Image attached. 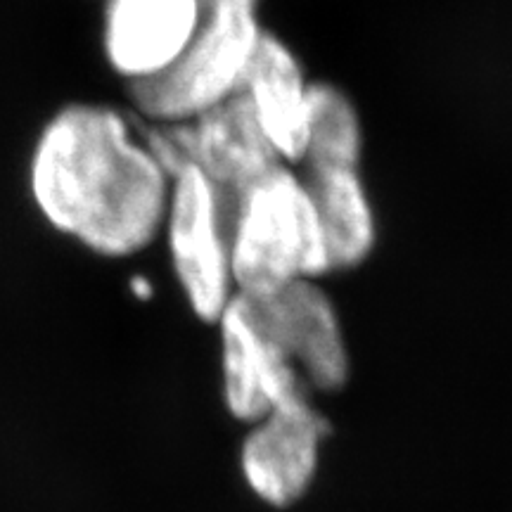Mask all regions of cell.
I'll return each mask as SVG.
<instances>
[{
  "mask_svg": "<svg viewBox=\"0 0 512 512\" xmlns=\"http://www.w3.org/2000/svg\"><path fill=\"white\" fill-rule=\"evenodd\" d=\"M29 192L55 230L121 259L155 240L169 209L171 176L119 112L74 102L38 133Z\"/></svg>",
  "mask_w": 512,
  "mask_h": 512,
  "instance_id": "obj_1",
  "label": "cell"
},
{
  "mask_svg": "<svg viewBox=\"0 0 512 512\" xmlns=\"http://www.w3.org/2000/svg\"><path fill=\"white\" fill-rule=\"evenodd\" d=\"M228 247L238 294H266L330 271L309 192L285 166L261 178L238 202Z\"/></svg>",
  "mask_w": 512,
  "mask_h": 512,
  "instance_id": "obj_2",
  "label": "cell"
},
{
  "mask_svg": "<svg viewBox=\"0 0 512 512\" xmlns=\"http://www.w3.org/2000/svg\"><path fill=\"white\" fill-rule=\"evenodd\" d=\"M256 8L259 0H204L183 53L157 76L128 83L138 110L159 124H178L238 93L264 34Z\"/></svg>",
  "mask_w": 512,
  "mask_h": 512,
  "instance_id": "obj_3",
  "label": "cell"
},
{
  "mask_svg": "<svg viewBox=\"0 0 512 512\" xmlns=\"http://www.w3.org/2000/svg\"><path fill=\"white\" fill-rule=\"evenodd\" d=\"M147 147L169 176L183 166L200 169L219 192L228 228L242 197L280 166L242 88L200 117L152 128Z\"/></svg>",
  "mask_w": 512,
  "mask_h": 512,
  "instance_id": "obj_4",
  "label": "cell"
},
{
  "mask_svg": "<svg viewBox=\"0 0 512 512\" xmlns=\"http://www.w3.org/2000/svg\"><path fill=\"white\" fill-rule=\"evenodd\" d=\"M166 221L178 285L190 309L216 323L233 299L228 219L219 192L195 166L171 176Z\"/></svg>",
  "mask_w": 512,
  "mask_h": 512,
  "instance_id": "obj_5",
  "label": "cell"
},
{
  "mask_svg": "<svg viewBox=\"0 0 512 512\" xmlns=\"http://www.w3.org/2000/svg\"><path fill=\"white\" fill-rule=\"evenodd\" d=\"M235 299L306 387L330 392L347 382L349 356L337 313L311 280H294L266 294H235Z\"/></svg>",
  "mask_w": 512,
  "mask_h": 512,
  "instance_id": "obj_6",
  "label": "cell"
},
{
  "mask_svg": "<svg viewBox=\"0 0 512 512\" xmlns=\"http://www.w3.org/2000/svg\"><path fill=\"white\" fill-rule=\"evenodd\" d=\"M254 425L242 448V472L261 501L283 508L302 498L316 475L325 422L309 399H299Z\"/></svg>",
  "mask_w": 512,
  "mask_h": 512,
  "instance_id": "obj_7",
  "label": "cell"
},
{
  "mask_svg": "<svg viewBox=\"0 0 512 512\" xmlns=\"http://www.w3.org/2000/svg\"><path fill=\"white\" fill-rule=\"evenodd\" d=\"M202 0H107L102 48L128 83L164 72L195 34Z\"/></svg>",
  "mask_w": 512,
  "mask_h": 512,
  "instance_id": "obj_8",
  "label": "cell"
},
{
  "mask_svg": "<svg viewBox=\"0 0 512 512\" xmlns=\"http://www.w3.org/2000/svg\"><path fill=\"white\" fill-rule=\"evenodd\" d=\"M216 323L221 328L223 394L235 418L259 422L283 403L309 399L302 375L254 328L235 294Z\"/></svg>",
  "mask_w": 512,
  "mask_h": 512,
  "instance_id": "obj_9",
  "label": "cell"
},
{
  "mask_svg": "<svg viewBox=\"0 0 512 512\" xmlns=\"http://www.w3.org/2000/svg\"><path fill=\"white\" fill-rule=\"evenodd\" d=\"M242 91L278 157L290 162L304 159L309 86L283 41L261 34Z\"/></svg>",
  "mask_w": 512,
  "mask_h": 512,
  "instance_id": "obj_10",
  "label": "cell"
},
{
  "mask_svg": "<svg viewBox=\"0 0 512 512\" xmlns=\"http://www.w3.org/2000/svg\"><path fill=\"white\" fill-rule=\"evenodd\" d=\"M304 188L316 211L330 271L361 264L373 252L375 219L358 169H309Z\"/></svg>",
  "mask_w": 512,
  "mask_h": 512,
  "instance_id": "obj_11",
  "label": "cell"
},
{
  "mask_svg": "<svg viewBox=\"0 0 512 512\" xmlns=\"http://www.w3.org/2000/svg\"><path fill=\"white\" fill-rule=\"evenodd\" d=\"M309 169L344 166L358 169L361 162V124L347 95L328 83L309 86L306 114V152Z\"/></svg>",
  "mask_w": 512,
  "mask_h": 512,
  "instance_id": "obj_12",
  "label": "cell"
}]
</instances>
